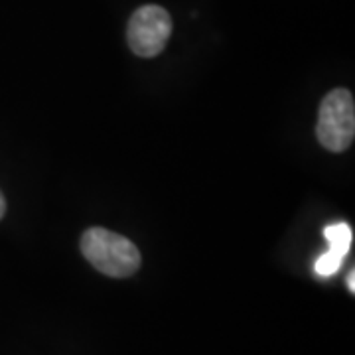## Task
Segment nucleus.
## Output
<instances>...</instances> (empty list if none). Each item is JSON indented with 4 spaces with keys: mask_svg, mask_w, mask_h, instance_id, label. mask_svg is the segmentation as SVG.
Listing matches in <instances>:
<instances>
[{
    "mask_svg": "<svg viewBox=\"0 0 355 355\" xmlns=\"http://www.w3.org/2000/svg\"><path fill=\"white\" fill-rule=\"evenodd\" d=\"M81 253L99 272L111 279L132 277L140 266L137 245L105 227H91L81 237Z\"/></svg>",
    "mask_w": 355,
    "mask_h": 355,
    "instance_id": "1",
    "label": "nucleus"
},
{
    "mask_svg": "<svg viewBox=\"0 0 355 355\" xmlns=\"http://www.w3.org/2000/svg\"><path fill=\"white\" fill-rule=\"evenodd\" d=\"M316 137L330 153H343L355 137V103L347 89H334L320 105Z\"/></svg>",
    "mask_w": 355,
    "mask_h": 355,
    "instance_id": "2",
    "label": "nucleus"
},
{
    "mask_svg": "<svg viewBox=\"0 0 355 355\" xmlns=\"http://www.w3.org/2000/svg\"><path fill=\"white\" fill-rule=\"evenodd\" d=\"M172 34V18L162 6L146 4L130 16L127 40L140 58H154L164 50Z\"/></svg>",
    "mask_w": 355,
    "mask_h": 355,
    "instance_id": "3",
    "label": "nucleus"
},
{
    "mask_svg": "<svg viewBox=\"0 0 355 355\" xmlns=\"http://www.w3.org/2000/svg\"><path fill=\"white\" fill-rule=\"evenodd\" d=\"M326 239L330 243L331 253L345 257L349 253V247H352V227L347 223H334L328 225L324 231Z\"/></svg>",
    "mask_w": 355,
    "mask_h": 355,
    "instance_id": "4",
    "label": "nucleus"
},
{
    "mask_svg": "<svg viewBox=\"0 0 355 355\" xmlns=\"http://www.w3.org/2000/svg\"><path fill=\"white\" fill-rule=\"evenodd\" d=\"M342 261L343 257L328 251V253H324L318 259L316 265H314V270H316V275H320L322 279H326V277H331V275H336V272L340 270Z\"/></svg>",
    "mask_w": 355,
    "mask_h": 355,
    "instance_id": "5",
    "label": "nucleus"
},
{
    "mask_svg": "<svg viewBox=\"0 0 355 355\" xmlns=\"http://www.w3.org/2000/svg\"><path fill=\"white\" fill-rule=\"evenodd\" d=\"M345 282H347V288H349L352 292H355V272L354 270L347 275V280H345Z\"/></svg>",
    "mask_w": 355,
    "mask_h": 355,
    "instance_id": "6",
    "label": "nucleus"
},
{
    "mask_svg": "<svg viewBox=\"0 0 355 355\" xmlns=\"http://www.w3.org/2000/svg\"><path fill=\"white\" fill-rule=\"evenodd\" d=\"M4 214H6V200H4V193L0 191V219L4 217Z\"/></svg>",
    "mask_w": 355,
    "mask_h": 355,
    "instance_id": "7",
    "label": "nucleus"
}]
</instances>
